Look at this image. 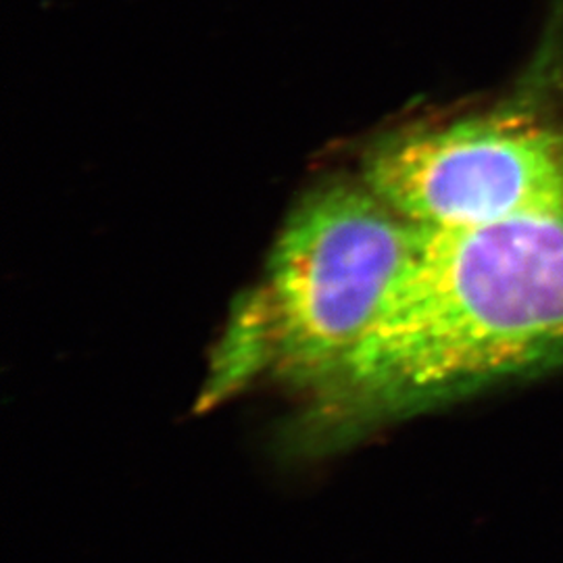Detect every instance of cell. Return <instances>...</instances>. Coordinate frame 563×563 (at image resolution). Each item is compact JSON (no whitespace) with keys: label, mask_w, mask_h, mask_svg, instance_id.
Instances as JSON below:
<instances>
[{"label":"cell","mask_w":563,"mask_h":563,"mask_svg":"<svg viewBox=\"0 0 563 563\" xmlns=\"http://www.w3.org/2000/svg\"><path fill=\"white\" fill-rule=\"evenodd\" d=\"M563 362V213L428 230L330 397L401 411Z\"/></svg>","instance_id":"cell-1"},{"label":"cell","mask_w":563,"mask_h":563,"mask_svg":"<svg viewBox=\"0 0 563 563\" xmlns=\"http://www.w3.org/2000/svg\"><path fill=\"white\" fill-rule=\"evenodd\" d=\"M420 241L422 228L365 184L311 192L222 342L213 393L262 372L330 390L383 320Z\"/></svg>","instance_id":"cell-2"},{"label":"cell","mask_w":563,"mask_h":563,"mask_svg":"<svg viewBox=\"0 0 563 563\" xmlns=\"http://www.w3.org/2000/svg\"><path fill=\"white\" fill-rule=\"evenodd\" d=\"M363 184L428 230L563 213V128L511 111L409 130L369 151Z\"/></svg>","instance_id":"cell-3"}]
</instances>
